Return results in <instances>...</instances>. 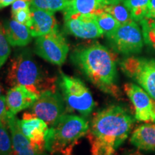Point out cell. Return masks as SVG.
Here are the masks:
<instances>
[{"label": "cell", "mask_w": 155, "mask_h": 155, "mask_svg": "<svg viewBox=\"0 0 155 155\" xmlns=\"http://www.w3.org/2000/svg\"><path fill=\"white\" fill-rule=\"evenodd\" d=\"M9 110L7 108L6 96L2 95L0 96V121L7 125V118Z\"/></svg>", "instance_id": "obj_26"}, {"label": "cell", "mask_w": 155, "mask_h": 155, "mask_svg": "<svg viewBox=\"0 0 155 155\" xmlns=\"http://www.w3.org/2000/svg\"><path fill=\"white\" fill-rule=\"evenodd\" d=\"M88 122L77 115L64 114L48 129L45 137V150L51 153L72 154L77 141L87 134Z\"/></svg>", "instance_id": "obj_4"}, {"label": "cell", "mask_w": 155, "mask_h": 155, "mask_svg": "<svg viewBox=\"0 0 155 155\" xmlns=\"http://www.w3.org/2000/svg\"><path fill=\"white\" fill-rule=\"evenodd\" d=\"M104 10L111 15L120 25H124L134 21L131 17L130 12L123 2L106 5Z\"/></svg>", "instance_id": "obj_21"}, {"label": "cell", "mask_w": 155, "mask_h": 155, "mask_svg": "<svg viewBox=\"0 0 155 155\" xmlns=\"http://www.w3.org/2000/svg\"><path fill=\"white\" fill-rule=\"evenodd\" d=\"M64 29L68 33L82 39H96L104 35L94 15L76 14L64 17Z\"/></svg>", "instance_id": "obj_11"}, {"label": "cell", "mask_w": 155, "mask_h": 155, "mask_svg": "<svg viewBox=\"0 0 155 155\" xmlns=\"http://www.w3.org/2000/svg\"><path fill=\"white\" fill-rule=\"evenodd\" d=\"M56 79L46 74L28 50H24L11 61L7 83L12 87L23 86L39 96L47 91H56Z\"/></svg>", "instance_id": "obj_3"}, {"label": "cell", "mask_w": 155, "mask_h": 155, "mask_svg": "<svg viewBox=\"0 0 155 155\" xmlns=\"http://www.w3.org/2000/svg\"><path fill=\"white\" fill-rule=\"evenodd\" d=\"M134 119L119 105L108 106L95 114L87 133L91 155H113L127 139Z\"/></svg>", "instance_id": "obj_2"}, {"label": "cell", "mask_w": 155, "mask_h": 155, "mask_svg": "<svg viewBox=\"0 0 155 155\" xmlns=\"http://www.w3.org/2000/svg\"><path fill=\"white\" fill-rule=\"evenodd\" d=\"M6 38L12 46H25L32 40V35L26 25L12 19L4 24Z\"/></svg>", "instance_id": "obj_18"}, {"label": "cell", "mask_w": 155, "mask_h": 155, "mask_svg": "<svg viewBox=\"0 0 155 155\" xmlns=\"http://www.w3.org/2000/svg\"><path fill=\"white\" fill-rule=\"evenodd\" d=\"M68 51V45L59 30L36 38L35 53L54 65H63L66 60Z\"/></svg>", "instance_id": "obj_8"}, {"label": "cell", "mask_w": 155, "mask_h": 155, "mask_svg": "<svg viewBox=\"0 0 155 155\" xmlns=\"http://www.w3.org/2000/svg\"><path fill=\"white\" fill-rule=\"evenodd\" d=\"M121 71L155 101V59L129 56L119 62Z\"/></svg>", "instance_id": "obj_6"}, {"label": "cell", "mask_w": 155, "mask_h": 155, "mask_svg": "<svg viewBox=\"0 0 155 155\" xmlns=\"http://www.w3.org/2000/svg\"><path fill=\"white\" fill-rule=\"evenodd\" d=\"M66 155H72V154H66Z\"/></svg>", "instance_id": "obj_33"}, {"label": "cell", "mask_w": 155, "mask_h": 155, "mask_svg": "<svg viewBox=\"0 0 155 155\" xmlns=\"http://www.w3.org/2000/svg\"><path fill=\"white\" fill-rule=\"evenodd\" d=\"M8 40L6 38L4 25L0 22V68L8 59L11 49Z\"/></svg>", "instance_id": "obj_24"}, {"label": "cell", "mask_w": 155, "mask_h": 155, "mask_svg": "<svg viewBox=\"0 0 155 155\" xmlns=\"http://www.w3.org/2000/svg\"><path fill=\"white\" fill-rule=\"evenodd\" d=\"M106 37L112 49L118 53L129 55L139 53L142 50V31L135 21L121 25Z\"/></svg>", "instance_id": "obj_7"}, {"label": "cell", "mask_w": 155, "mask_h": 155, "mask_svg": "<svg viewBox=\"0 0 155 155\" xmlns=\"http://www.w3.org/2000/svg\"><path fill=\"white\" fill-rule=\"evenodd\" d=\"M32 24L29 28L32 37L38 38L58 30L54 13L30 6Z\"/></svg>", "instance_id": "obj_14"}, {"label": "cell", "mask_w": 155, "mask_h": 155, "mask_svg": "<svg viewBox=\"0 0 155 155\" xmlns=\"http://www.w3.org/2000/svg\"><path fill=\"white\" fill-rule=\"evenodd\" d=\"M7 126L10 131L15 155H45L38 152L24 135L18 124V119L9 111Z\"/></svg>", "instance_id": "obj_13"}, {"label": "cell", "mask_w": 155, "mask_h": 155, "mask_svg": "<svg viewBox=\"0 0 155 155\" xmlns=\"http://www.w3.org/2000/svg\"><path fill=\"white\" fill-rule=\"evenodd\" d=\"M58 83L68 111H78L83 116H88L91 113L96 104L90 91L83 81L61 71Z\"/></svg>", "instance_id": "obj_5"}, {"label": "cell", "mask_w": 155, "mask_h": 155, "mask_svg": "<svg viewBox=\"0 0 155 155\" xmlns=\"http://www.w3.org/2000/svg\"><path fill=\"white\" fill-rule=\"evenodd\" d=\"M150 0H124L123 3L130 12L135 22H140L147 17Z\"/></svg>", "instance_id": "obj_19"}, {"label": "cell", "mask_w": 155, "mask_h": 155, "mask_svg": "<svg viewBox=\"0 0 155 155\" xmlns=\"http://www.w3.org/2000/svg\"><path fill=\"white\" fill-rule=\"evenodd\" d=\"M94 17L101 30L104 35H106V36L113 33L121 25L111 15L104 10L100 11L95 14Z\"/></svg>", "instance_id": "obj_20"}, {"label": "cell", "mask_w": 155, "mask_h": 155, "mask_svg": "<svg viewBox=\"0 0 155 155\" xmlns=\"http://www.w3.org/2000/svg\"><path fill=\"white\" fill-rule=\"evenodd\" d=\"M12 19L17 21L20 24L26 25L28 28H30L32 24L30 7L28 9H20V10L12 13Z\"/></svg>", "instance_id": "obj_25"}, {"label": "cell", "mask_w": 155, "mask_h": 155, "mask_svg": "<svg viewBox=\"0 0 155 155\" xmlns=\"http://www.w3.org/2000/svg\"><path fill=\"white\" fill-rule=\"evenodd\" d=\"M31 5H32L31 0H16L12 5V13L20 9L30 8Z\"/></svg>", "instance_id": "obj_27"}, {"label": "cell", "mask_w": 155, "mask_h": 155, "mask_svg": "<svg viewBox=\"0 0 155 155\" xmlns=\"http://www.w3.org/2000/svg\"><path fill=\"white\" fill-rule=\"evenodd\" d=\"M131 143L140 150H155V122L140 125L133 131Z\"/></svg>", "instance_id": "obj_17"}, {"label": "cell", "mask_w": 155, "mask_h": 155, "mask_svg": "<svg viewBox=\"0 0 155 155\" xmlns=\"http://www.w3.org/2000/svg\"><path fill=\"white\" fill-rule=\"evenodd\" d=\"M108 5H110L108 0H70L63 9L64 17L76 14L95 15Z\"/></svg>", "instance_id": "obj_16"}, {"label": "cell", "mask_w": 155, "mask_h": 155, "mask_svg": "<svg viewBox=\"0 0 155 155\" xmlns=\"http://www.w3.org/2000/svg\"><path fill=\"white\" fill-rule=\"evenodd\" d=\"M71 60L83 75L105 94L119 98L117 84V58L98 42L79 46L73 50Z\"/></svg>", "instance_id": "obj_1"}, {"label": "cell", "mask_w": 155, "mask_h": 155, "mask_svg": "<svg viewBox=\"0 0 155 155\" xmlns=\"http://www.w3.org/2000/svg\"><path fill=\"white\" fill-rule=\"evenodd\" d=\"M38 98V95L25 86H16L7 91L6 101L9 111L16 115L19 111L30 107Z\"/></svg>", "instance_id": "obj_15"}, {"label": "cell", "mask_w": 155, "mask_h": 155, "mask_svg": "<svg viewBox=\"0 0 155 155\" xmlns=\"http://www.w3.org/2000/svg\"><path fill=\"white\" fill-rule=\"evenodd\" d=\"M7 127L5 124L0 121V155H15L11 135Z\"/></svg>", "instance_id": "obj_23"}, {"label": "cell", "mask_w": 155, "mask_h": 155, "mask_svg": "<svg viewBox=\"0 0 155 155\" xmlns=\"http://www.w3.org/2000/svg\"><path fill=\"white\" fill-rule=\"evenodd\" d=\"M16 0H0V9L7 6L12 5Z\"/></svg>", "instance_id": "obj_29"}, {"label": "cell", "mask_w": 155, "mask_h": 155, "mask_svg": "<svg viewBox=\"0 0 155 155\" xmlns=\"http://www.w3.org/2000/svg\"><path fill=\"white\" fill-rule=\"evenodd\" d=\"M139 22L145 43L155 50V19L146 17Z\"/></svg>", "instance_id": "obj_22"}, {"label": "cell", "mask_w": 155, "mask_h": 155, "mask_svg": "<svg viewBox=\"0 0 155 155\" xmlns=\"http://www.w3.org/2000/svg\"><path fill=\"white\" fill-rule=\"evenodd\" d=\"M18 124L21 131L31 144L38 152L44 154L45 150V137L48 125L42 119L32 116L30 112L23 114L22 119H18Z\"/></svg>", "instance_id": "obj_12"}, {"label": "cell", "mask_w": 155, "mask_h": 155, "mask_svg": "<svg viewBox=\"0 0 155 155\" xmlns=\"http://www.w3.org/2000/svg\"><path fill=\"white\" fill-rule=\"evenodd\" d=\"M30 113L52 126L65 114V101L58 91H47L38 96L30 106Z\"/></svg>", "instance_id": "obj_9"}, {"label": "cell", "mask_w": 155, "mask_h": 155, "mask_svg": "<svg viewBox=\"0 0 155 155\" xmlns=\"http://www.w3.org/2000/svg\"><path fill=\"white\" fill-rule=\"evenodd\" d=\"M124 0H108V2H109L110 5H114V4H118L123 2Z\"/></svg>", "instance_id": "obj_30"}, {"label": "cell", "mask_w": 155, "mask_h": 155, "mask_svg": "<svg viewBox=\"0 0 155 155\" xmlns=\"http://www.w3.org/2000/svg\"><path fill=\"white\" fill-rule=\"evenodd\" d=\"M146 17L147 18L155 19V0H150L148 7V12H147Z\"/></svg>", "instance_id": "obj_28"}, {"label": "cell", "mask_w": 155, "mask_h": 155, "mask_svg": "<svg viewBox=\"0 0 155 155\" xmlns=\"http://www.w3.org/2000/svg\"><path fill=\"white\" fill-rule=\"evenodd\" d=\"M129 155H142V154H141L139 152H138V151H137V152H134L130 153Z\"/></svg>", "instance_id": "obj_31"}, {"label": "cell", "mask_w": 155, "mask_h": 155, "mask_svg": "<svg viewBox=\"0 0 155 155\" xmlns=\"http://www.w3.org/2000/svg\"><path fill=\"white\" fill-rule=\"evenodd\" d=\"M124 90L133 104L135 119L144 122H155V101L141 86L127 83Z\"/></svg>", "instance_id": "obj_10"}, {"label": "cell", "mask_w": 155, "mask_h": 155, "mask_svg": "<svg viewBox=\"0 0 155 155\" xmlns=\"http://www.w3.org/2000/svg\"><path fill=\"white\" fill-rule=\"evenodd\" d=\"M2 88L1 85H0V96H2Z\"/></svg>", "instance_id": "obj_32"}]
</instances>
